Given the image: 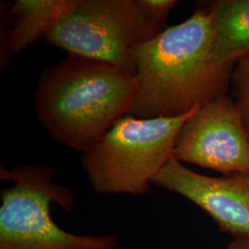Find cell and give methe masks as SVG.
<instances>
[{"label":"cell","instance_id":"obj_8","mask_svg":"<svg viewBox=\"0 0 249 249\" xmlns=\"http://www.w3.org/2000/svg\"><path fill=\"white\" fill-rule=\"evenodd\" d=\"M211 17V50L221 65L235 66L249 54V0L205 3Z\"/></svg>","mask_w":249,"mask_h":249},{"label":"cell","instance_id":"obj_13","mask_svg":"<svg viewBox=\"0 0 249 249\" xmlns=\"http://www.w3.org/2000/svg\"><path fill=\"white\" fill-rule=\"evenodd\" d=\"M227 249H249V239H233L228 244Z\"/></svg>","mask_w":249,"mask_h":249},{"label":"cell","instance_id":"obj_10","mask_svg":"<svg viewBox=\"0 0 249 249\" xmlns=\"http://www.w3.org/2000/svg\"><path fill=\"white\" fill-rule=\"evenodd\" d=\"M230 88L236 102L249 101V54L234 66Z\"/></svg>","mask_w":249,"mask_h":249},{"label":"cell","instance_id":"obj_2","mask_svg":"<svg viewBox=\"0 0 249 249\" xmlns=\"http://www.w3.org/2000/svg\"><path fill=\"white\" fill-rule=\"evenodd\" d=\"M136 75L109 63L69 54L40 76L36 112L55 141L84 153L128 114Z\"/></svg>","mask_w":249,"mask_h":249},{"label":"cell","instance_id":"obj_11","mask_svg":"<svg viewBox=\"0 0 249 249\" xmlns=\"http://www.w3.org/2000/svg\"><path fill=\"white\" fill-rule=\"evenodd\" d=\"M142 2L151 16L164 26L170 10L178 3L176 0H142Z\"/></svg>","mask_w":249,"mask_h":249},{"label":"cell","instance_id":"obj_5","mask_svg":"<svg viewBox=\"0 0 249 249\" xmlns=\"http://www.w3.org/2000/svg\"><path fill=\"white\" fill-rule=\"evenodd\" d=\"M165 28L142 0H77L43 40L69 54L109 63L136 75L132 48Z\"/></svg>","mask_w":249,"mask_h":249},{"label":"cell","instance_id":"obj_12","mask_svg":"<svg viewBox=\"0 0 249 249\" xmlns=\"http://www.w3.org/2000/svg\"><path fill=\"white\" fill-rule=\"evenodd\" d=\"M237 106L240 111L243 124L249 139V101H238Z\"/></svg>","mask_w":249,"mask_h":249},{"label":"cell","instance_id":"obj_4","mask_svg":"<svg viewBox=\"0 0 249 249\" xmlns=\"http://www.w3.org/2000/svg\"><path fill=\"white\" fill-rule=\"evenodd\" d=\"M196 109L172 118L121 117L81 155L90 187L101 194L149 192L152 179L173 155L179 130Z\"/></svg>","mask_w":249,"mask_h":249},{"label":"cell","instance_id":"obj_6","mask_svg":"<svg viewBox=\"0 0 249 249\" xmlns=\"http://www.w3.org/2000/svg\"><path fill=\"white\" fill-rule=\"evenodd\" d=\"M172 156L223 175L249 173V139L237 102L224 95L197 108L179 130Z\"/></svg>","mask_w":249,"mask_h":249},{"label":"cell","instance_id":"obj_7","mask_svg":"<svg viewBox=\"0 0 249 249\" xmlns=\"http://www.w3.org/2000/svg\"><path fill=\"white\" fill-rule=\"evenodd\" d=\"M151 184L192 201L234 239H249V173L207 177L172 156Z\"/></svg>","mask_w":249,"mask_h":249},{"label":"cell","instance_id":"obj_3","mask_svg":"<svg viewBox=\"0 0 249 249\" xmlns=\"http://www.w3.org/2000/svg\"><path fill=\"white\" fill-rule=\"evenodd\" d=\"M56 175L51 166L0 168L11 183L0 193V249H116L114 235L76 234L55 223L53 203L69 214L75 207L71 190L53 182Z\"/></svg>","mask_w":249,"mask_h":249},{"label":"cell","instance_id":"obj_9","mask_svg":"<svg viewBox=\"0 0 249 249\" xmlns=\"http://www.w3.org/2000/svg\"><path fill=\"white\" fill-rule=\"evenodd\" d=\"M77 0H16L9 9L13 24L5 36V52L19 53L65 17Z\"/></svg>","mask_w":249,"mask_h":249},{"label":"cell","instance_id":"obj_1","mask_svg":"<svg viewBox=\"0 0 249 249\" xmlns=\"http://www.w3.org/2000/svg\"><path fill=\"white\" fill-rule=\"evenodd\" d=\"M211 41V17L201 8L184 22L135 45L137 93L128 115L178 117L227 95L234 67L214 60Z\"/></svg>","mask_w":249,"mask_h":249}]
</instances>
